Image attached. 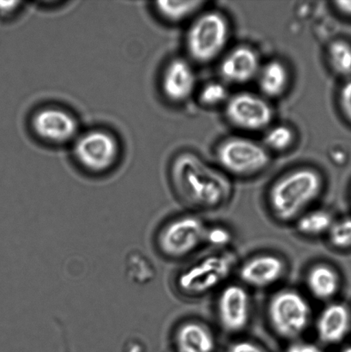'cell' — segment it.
Masks as SVG:
<instances>
[{
    "instance_id": "6da1fadb",
    "label": "cell",
    "mask_w": 351,
    "mask_h": 352,
    "mask_svg": "<svg viewBox=\"0 0 351 352\" xmlns=\"http://www.w3.org/2000/svg\"><path fill=\"white\" fill-rule=\"evenodd\" d=\"M171 182L179 199L192 208H220L229 203L233 195L229 177L192 153L175 158Z\"/></svg>"
},
{
    "instance_id": "7a4b0ae2",
    "label": "cell",
    "mask_w": 351,
    "mask_h": 352,
    "mask_svg": "<svg viewBox=\"0 0 351 352\" xmlns=\"http://www.w3.org/2000/svg\"><path fill=\"white\" fill-rule=\"evenodd\" d=\"M323 179L318 171L297 168L277 179L268 193V207L278 222L295 223L321 196Z\"/></svg>"
},
{
    "instance_id": "3957f363",
    "label": "cell",
    "mask_w": 351,
    "mask_h": 352,
    "mask_svg": "<svg viewBox=\"0 0 351 352\" xmlns=\"http://www.w3.org/2000/svg\"><path fill=\"white\" fill-rule=\"evenodd\" d=\"M236 265V255L233 252H213L181 269L174 279L175 288L185 298L205 296L223 288Z\"/></svg>"
},
{
    "instance_id": "277c9868",
    "label": "cell",
    "mask_w": 351,
    "mask_h": 352,
    "mask_svg": "<svg viewBox=\"0 0 351 352\" xmlns=\"http://www.w3.org/2000/svg\"><path fill=\"white\" fill-rule=\"evenodd\" d=\"M207 227L204 219L192 214L174 217L158 228L154 236L155 247L168 260L187 258L205 245Z\"/></svg>"
},
{
    "instance_id": "5b68a950",
    "label": "cell",
    "mask_w": 351,
    "mask_h": 352,
    "mask_svg": "<svg viewBox=\"0 0 351 352\" xmlns=\"http://www.w3.org/2000/svg\"><path fill=\"white\" fill-rule=\"evenodd\" d=\"M268 323L277 336L295 341L307 332L312 320V308L301 292L284 289L274 293L267 303Z\"/></svg>"
},
{
    "instance_id": "8992f818",
    "label": "cell",
    "mask_w": 351,
    "mask_h": 352,
    "mask_svg": "<svg viewBox=\"0 0 351 352\" xmlns=\"http://www.w3.org/2000/svg\"><path fill=\"white\" fill-rule=\"evenodd\" d=\"M229 31L228 20L221 12L202 13L188 31L185 43L189 55L201 64L216 60L228 44Z\"/></svg>"
},
{
    "instance_id": "52a82bcc",
    "label": "cell",
    "mask_w": 351,
    "mask_h": 352,
    "mask_svg": "<svg viewBox=\"0 0 351 352\" xmlns=\"http://www.w3.org/2000/svg\"><path fill=\"white\" fill-rule=\"evenodd\" d=\"M216 157L225 170L238 176H251L266 170L271 157L266 146L256 141L235 137L219 144Z\"/></svg>"
},
{
    "instance_id": "ba28073f",
    "label": "cell",
    "mask_w": 351,
    "mask_h": 352,
    "mask_svg": "<svg viewBox=\"0 0 351 352\" xmlns=\"http://www.w3.org/2000/svg\"><path fill=\"white\" fill-rule=\"evenodd\" d=\"M76 160L92 173H104L118 160L120 146L113 134L103 130H91L76 138Z\"/></svg>"
},
{
    "instance_id": "9c48e42d",
    "label": "cell",
    "mask_w": 351,
    "mask_h": 352,
    "mask_svg": "<svg viewBox=\"0 0 351 352\" xmlns=\"http://www.w3.org/2000/svg\"><path fill=\"white\" fill-rule=\"evenodd\" d=\"M220 327L231 334L243 332L252 317V299L246 286L225 285L220 291L216 303Z\"/></svg>"
},
{
    "instance_id": "30bf717a",
    "label": "cell",
    "mask_w": 351,
    "mask_h": 352,
    "mask_svg": "<svg viewBox=\"0 0 351 352\" xmlns=\"http://www.w3.org/2000/svg\"><path fill=\"white\" fill-rule=\"evenodd\" d=\"M225 116L233 126L257 132L270 125L274 113L264 98L250 92H240L229 96L225 105Z\"/></svg>"
},
{
    "instance_id": "8fae6325",
    "label": "cell",
    "mask_w": 351,
    "mask_h": 352,
    "mask_svg": "<svg viewBox=\"0 0 351 352\" xmlns=\"http://www.w3.org/2000/svg\"><path fill=\"white\" fill-rule=\"evenodd\" d=\"M31 126L40 139L52 144L70 142L78 132V123L74 116L55 107L44 108L34 113Z\"/></svg>"
},
{
    "instance_id": "7c38bea8",
    "label": "cell",
    "mask_w": 351,
    "mask_h": 352,
    "mask_svg": "<svg viewBox=\"0 0 351 352\" xmlns=\"http://www.w3.org/2000/svg\"><path fill=\"white\" fill-rule=\"evenodd\" d=\"M287 265L278 255L260 254L244 261L238 275L244 286L256 289L271 287L284 278Z\"/></svg>"
},
{
    "instance_id": "4fadbf2b",
    "label": "cell",
    "mask_w": 351,
    "mask_h": 352,
    "mask_svg": "<svg viewBox=\"0 0 351 352\" xmlns=\"http://www.w3.org/2000/svg\"><path fill=\"white\" fill-rule=\"evenodd\" d=\"M351 327V313L342 302H332L319 313L315 322V332L321 343L335 346L348 336Z\"/></svg>"
},
{
    "instance_id": "5bb4252c",
    "label": "cell",
    "mask_w": 351,
    "mask_h": 352,
    "mask_svg": "<svg viewBox=\"0 0 351 352\" xmlns=\"http://www.w3.org/2000/svg\"><path fill=\"white\" fill-rule=\"evenodd\" d=\"M261 68L259 55L249 47L240 46L230 51L220 64V74L229 84H247L257 78Z\"/></svg>"
},
{
    "instance_id": "9a60e30c",
    "label": "cell",
    "mask_w": 351,
    "mask_h": 352,
    "mask_svg": "<svg viewBox=\"0 0 351 352\" xmlns=\"http://www.w3.org/2000/svg\"><path fill=\"white\" fill-rule=\"evenodd\" d=\"M195 87L196 74L188 60L177 58L168 64L161 78V89L170 101H185L192 95Z\"/></svg>"
},
{
    "instance_id": "2e32d148",
    "label": "cell",
    "mask_w": 351,
    "mask_h": 352,
    "mask_svg": "<svg viewBox=\"0 0 351 352\" xmlns=\"http://www.w3.org/2000/svg\"><path fill=\"white\" fill-rule=\"evenodd\" d=\"M175 352H215V334L204 322L188 320L179 324L173 333Z\"/></svg>"
},
{
    "instance_id": "e0dca14e",
    "label": "cell",
    "mask_w": 351,
    "mask_h": 352,
    "mask_svg": "<svg viewBox=\"0 0 351 352\" xmlns=\"http://www.w3.org/2000/svg\"><path fill=\"white\" fill-rule=\"evenodd\" d=\"M306 285L313 298L319 301H329L339 291V275L331 265L315 264L308 269L306 274Z\"/></svg>"
},
{
    "instance_id": "ac0fdd59",
    "label": "cell",
    "mask_w": 351,
    "mask_h": 352,
    "mask_svg": "<svg viewBox=\"0 0 351 352\" xmlns=\"http://www.w3.org/2000/svg\"><path fill=\"white\" fill-rule=\"evenodd\" d=\"M260 91L268 98H278L286 91L288 85V72L280 60L268 62L257 76Z\"/></svg>"
},
{
    "instance_id": "d6986e66",
    "label": "cell",
    "mask_w": 351,
    "mask_h": 352,
    "mask_svg": "<svg viewBox=\"0 0 351 352\" xmlns=\"http://www.w3.org/2000/svg\"><path fill=\"white\" fill-rule=\"evenodd\" d=\"M335 221V217L328 210H309L295 221V229L302 236L318 237L328 234Z\"/></svg>"
},
{
    "instance_id": "ffe728a7",
    "label": "cell",
    "mask_w": 351,
    "mask_h": 352,
    "mask_svg": "<svg viewBox=\"0 0 351 352\" xmlns=\"http://www.w3.org/2000/svg\"><path fill=\"white\" fill-rule=\"evenodd\" d=\"M204 1H159L156 3V9L163 19L171 23H181L194 15L204 6Z\"/></svg>"
},
{
    "instance_id": "44dd1931",
    "label": "cell",
    "mask_w": 351,
    "mask_h": 352,
    "mask_svg": "<svg viewBox=\"0 0 351 352\" xmlns=\"http://www.w3.org/2000/svg\"><path fill=\"white\" fill-rule=\"evenodd\" d=\"M328 58L333 70L339 74H351V46L343 41H337L328 48Z\"/></svg>"
},
{
    "instance_id": "7402d4cb",
    "label": "cell",
    "mask_w": 351,
    "mask_h": 352,
    "mask_svg": "<svg viewBox=\"0 0 351 352\" xmlns=\"http://www.w3.org/2000/svg\"><path fill=\"white\" fill-rule=\"evenodd\" d=\"M264 140L267 147L270 150L284 151L288 149L294 143L295 133L288 126L278 125L267 131Z\"/></svg>"
},
{
    "instance_id": "603a6c76",
    "label": "cell",
    "mask_w": 351,
    "mask_h": 352,
    "mask_svg": "<svg viewBox=\"0 0 351 352\" xmlns=\"http://www.w3.org/2000/svg\"><path fill=\"white\" fill-rule=\"evenodd\" d=\"M328 237L330 244L338 250H348L351 248V217L335 220Z\"/></svg>"
},
{
    "instance_id": "cb8c5ba5",
    "label": "cell",
    "mask_w": 351,
    "mask_h": 352,
    "mask_svg": "<svg viewBox=\"0 0 351 352\" xmlns=\"http://www.w3.org/2000/svg\"><path fill=\"white\" fill-rule=\"evenodd\" d=\"M228 89L222 82H210L203 86L199 92V102L203 105L216 107L228 102Z\"/></svg>"
},
{
    "instance_id": "d4e9b609",
    "label": "cell",
    "mask_w": 351,
    "mask_h": 352,
    "mask_svg": "<svg viewBox=\"0 0 351 352\" xmlns=\"http://www.w3.org/2000/svg\"><path fill=\"white\" fill-rule=\"evenodd\" d=\"M234 240V234L228 227L216 224L207 227L206 230L205 244L214 248L216 251H225L230 246Z\"/></svg>"
},
{
    "instance_id": "484cf974",
    "label": "cell",
    "mask_w": 351,
    "mask_h": 352,
    "mask_svg": "<svg viewBox=\"0 0 351 352\" xmlns=\"http://www.w3.org/2000/svg\"><path fill=\"white\" fill-rule=\"evenodd\" d=\"M227 352H267V351L253 341L240 340L230 344Z\"/></svg>"
},
{
    "instance_id": "4316f807",
    "label": "cell",
    "mask_w": 351,
    "mask_h": 352,
    "mask_svg": "<svg viewBox=\"0 0 351 352\" xmlns=\"http://www.w3.org/2000/svg\"><path fill=\"white\" fill-rule=\"evenodd\" d=\"M340 104L347 118L351 122V81L343 85L340 92Z\"/></svg>"
},
{
    "instance_id": "83f0119b",
    "label": "cell",
    "mask_w": 351,
    "mask_h": 352,
    "mask_svg": "<svg viewBox=\"0 0 351 352\" xmlns=\"http://www.w3.org/2000/svg\"><path fill=\"white\" fill-rule=\"evenodd\" d=\"M284 352H324L317 344L306 341H293Z\"/></svg>"
},
{
    "instance_id": "f1b7e54d",
    "label": "cell",
    "mask_w": 351,
    "mask_h": 352,
    "mask_svg": "<svg viewBox=\"0 0 351 352\" xmlns=\"http://www.w3.org/2000/svg\"><path fill=\"white\" fill-rule=\"evenodd\" d=\"M19 2H0V12L3 13H10L14 12L19 5Z\"/></svg>"
},
{
    "instance_id": "f546056e",
    "label": "cell",
    "mask_w": 351,
    "mask_h": 352,
    "mask_svg": "<svg viewBox=\"0 0 351 352\" xmlns=\"http://www.w3.org/2000/svg\"><path fill=\"white\" fill-rule=\"evenodd\" d=\"M335 5L340 12L351 16V1H337Z\"/></svg>"
},
{
    "instance_id": "4dcf8cb0",
    "label": "cell",
    "mask_w": 351,
    "mask_h": 352,
    "mask_svg": "<svg viewBox=\"0 0 351 352\" xmlns=\"http://www.w3.org/2000/svg\"><path fill=\"white\" fill-rule=\"evenodd\" d=\"M340 352H351V344L349 346L343 348V349Z\"/></svg>"
}]
</instances>
